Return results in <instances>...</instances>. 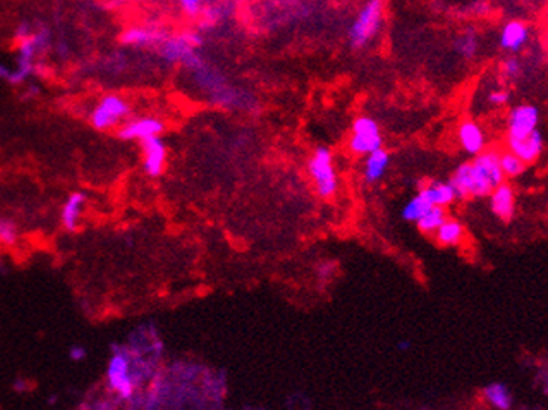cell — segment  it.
<instances>
[{
	"label": "cell",
	"mask_w": 548,
	"mask_h": 410,
	"mask_svg": "<svg viewBox=\"0 0 548 410\" xmlns=\"http://www.w3.org/2000/svg\"><path fill=\"white\" fill-rule=\"evenodd\" d=\"M384 14H386V2L384 0H366L351 22L349 30H347L351 47L362 49V47L369 46L382 29Z\"/></svg>",
	"instance_id": "6da1fadb"
},
{
	"label": "cell",
	"mask_w": 548,
	"mask_h": 410,
	"mask_svg": "<svg viewBox=\"0 0 548 410\" xmlns=\"http://www.w3.org/2000/svg\"><path fill=\"white\" fill-rule=\"evenodd\" d=\"M138 382L133 355L126 348H116L106 368V384L109 391L121 400H130L134 397Z\"/></svg>",
	"instance_id": "7a4b0ae2"
},
{
	"label": "cell",
	"mask_w": 548,
	"mask_h": 410,
	"mask_svg": "<svg viewBox=\"0 0 548 410\" xmlns=\"http://www.w3.org/2000/svg\"><path fill=\"white\" fill-rule=\"evenodd\" d=\"M307 172H309L315 193L319 198H334L339 190V175L335 170L334 154L327 146L315 148L307 161Z\"/></svg>",
	"instance_id": "3957f363"
},
{
	"label": "cell",
	"mask_w": 548,
	"mask_h": 410,
	"mask_svg": "<svg viewBox=\"0 0 548 410\" xmlns=\"http://www.w3.org/2000/svg\"><path fill=\"white\" fill-rule=\"evenodd\" d=\"M203 44V37L197 30H185L182 34L168 35L158 47L159 55L170 64H183L188 69L202 67L203 62L198 57L197 49Z\"/></svg>",
	"instance_id": "277c9868"
},
{
	"label": "cell",
	"mask_w": 548,
	"mask_h": 410,
	"mask_svg": "<svg viewBox=\"0 0 548 410\" xmlns=\"http://www.w3.org/2000/svg\"><path fill=\"white\" fill-rule=\"evenodd\" d=\"M130 102L119 94H106L99 99L89 114V123L98 131L118 130L126 119H130Z\"/></svg>",
	"instance_id": "5b68a950"
},
{
	"label": "cell",
	"mask_w": 548,
	"mask_h": 410,
	"mask_svg": "<svg viewBox=\"0 0 548 410\" xmlns=\"http://www.w3.org/2000/svg\"><path fill=\"white\" fill-rule=\"evenodd\" d=\"M382 144V132L378 121L371 116H359L354 119L349 141H347V148L352 154L366 158L371 152L381 150Z\"/></svg>",
	"instance_id": "8992f818"
},
{
	"label": "cell",
	"mask_w": 548,
	"mask_h": 410,
	"mask_svg": "<svg viewBox=\"0 0 548 410\" xmlns=\"http://www.w3.org/2000/svg\"><path fill=\"white\" fill-rule=\"evenodd\" d=\"M450 183L453 184L458 199L486 198L493 191V188L486 183L485 178L476 171L471 161L459 164L456 168L453 175H451Z\"/></svg>",
	"instance_id": "52a82bcc"
},
{
	"label": "cell",
	"mask_w": 548,
	"mask_h": 410,
	"mask_svg": "<svg viewBox=\"0 0 548 410\" xmlns=\"http://www.w3.org/2000/svg\"><path fill=\"white\" fill-rule=\"evenodd\" d=\"M49 42V35L46 30L35 32V34L29 35V37L21 40L19 46V55H17V67L14 69L10 82H22L34 72V60L35 55L41 54L44 47Z\"/></svg>",
	"instance_id": "ba28073f"
},
{
	"label": "cell",
	"mask_w": 548,
	"mask_h": 410,
	"mask_svg": "<svg viewBox=\"0 0 548 410\" xmlns=\"http://www.w3.org/2000/svg\"><path fill=\"white\" fill-rule=\"evenodd\" d=\"M166 130L165 121L156 116H138L126 119L118 127V138L123 141H143L161 136Z\"/></svg>",
	"instance_id": "9c48e42d"
},
{
	"label": "cell",
	"mask_w": 548,
	"mask_h": 410,
	"mask_svg": "<svg viewBox=\"0 0 548 410\" xmlns=\"http://www.w3.org/2000/svg\"><path fill=\"white\" fill-rule=\"evenodd\" d=\"M540 111L533 104H518L506 116V138L520 139L538 130Z\"/></svg>",
	"instance_id": "30bf717a"
},
{
	"label": "cell",
	"mask_w": 548,
	"mask_h": 410,
	"mask_svg": "<svg viewBox=\"0 0 548 410\" xmlns=\"http://www.w3.org/2000/svg\"><path fill=\"white\" fill-rule=\"evenodd\" d=\"M143 152V171L150 178H158L163 175L166 168L168 159V148L166 143L161 139V136L150 138L141 143Z\"/></svg>",
	"instance_id": "8fae6325"
},
{
	"label": "cell",
	"mask_w": 548,
	"mask_h": 410,
	"mask_svg": "<svg viewBox=\"0 0 548 410\" xmlns=\"http://www.w3.org/2000/svg\"><path fill=\"white\" fill-rule=\"evenodd\" d=\"M168 35L161 27L158 26H133L121 34V42L131 47H159Z\"/></svg>",
	"instance_id": "7c38bea8"
},
{
	"label": "cell",
	"mask_w": 548,
	"mask_h": 410,
	"mask_svg": "<svg viewBox=\"0 0 548 410\" xmlns=\"http://www.w3.org/2000/svg\"><path fill=\"white\" fill-rule=\"evenodd\" d=\"M506 148L508 151H511L515 156H518L523 163L531 164L542 156L543 148H545V141H543L542 132L535 130L531 134L525 136V138H520V139L506 138Z\"/></svg>",
	"instance_id": "4fadbf2b"
},
{
	"label": "cell",
	"mask_w": 548,
	"mask_h": 410,
	"mask_svg": "<svg viewBox=\"0 0 548 410\" xmlns=\"http://www.w3.org/2000/svg\"><path fill=\"white\" fill-rule=\"evenodd\" d=\"M458 143L461 150L470 156H476L486 150V136L483 127L473 119H465L458 126Z\"/></svg>",
	"instance_id": "5bb4252c"
},
{
	"label": "cell",
	"mask_w": 548,
	"mask_h": 410,
	"mask_svg": "<svg viewBox=\"0 0 548 410\" xmlns=\"http://www.w3.org/2000/svg\"><path fill=\"white\" fill-rule=\"evenodd\" d=\"M471 164L476 168V171L485 178V181L491 188H497L505 181L502 166H500V151L498 150H485L479 154H476Z\"/></svg>",
	"instance_id": "9a60e30c"
},
{
	"label": "cell",
	"mask_w": 548,
	"mask_h": 410,
	"mask_svg": "<svg viewBox=\"0 0 548 410\" xmlns=\"http://www.w3.org/2000/svg\"><path fill=\"white\" fill-rule=\"evenodd\" d=\"M87 195L82 191H74L64 199L61 206V224L66 231L74 233L81 226V220L86 210Z\"/></svg>",
	"instance_id": "2e32d148"
},
{
	"label": "cell",
	"mask_w": 548,
	"mask_h": 410,
	"mask_svg": "<svg viewBox=\"0 0 548 410\" xmlns=\"http://www.w3.org/2000/svg\"><path fill=\"white\" fill-rule=\"evenodd\" d=\"M490 206L495 216L502 221H511L515 216V190L510 183L503 181L490 193Z\"/></svg>",
	"instance_id": "e0dca14e"
},
{
	"label": "cell",
	"mask_w": 548,
	"mask_h": 410,
	"mask_svg": "<svg viewBox=\"0 0 548 410\" xmlns=\"http://www.w3.org/2000/svg\"><path fill=\"white\" fill-rule=\"evenodd\" d=\"M530 29L522 20H510L500 32V47L508 52H518L527 46Z\"/></svg>",
	"instance_id": "ac0fdd59"
},
{
	"label": "cell",
	"mask_w": 548,
	"mask_h": 410,
	"mask_svg": "<svg viewBox=\"0 0 548 410\" xmlns=\"http://www.w3.org/2000/svg\"><path fill=\"white\" fill-rule=\"evenodd\" d=\"M419 195L424 196L433 206L448 208L458 199L453 184L450 181H430L419 188Z\"/></svg>",
	"instance_id": "d6986e66"
},
{
	"label": "cell",
	"mask_w": 548,
	"mask_h": 410,
	"mask_svg": "<svg viewBox=\"0 0 548 410\" xmlns=\"http://www.w3.org/2000/svg\"><path fill=\"white\" fill-rule=\"evenodd\" d=\"M389 164H391V154L384 150V148L367 154L366 158H364V168H362L364 181H366L367 184L379 183V181L386 176L387 170H389Z\"/></svg>",
	"instance_id": "ffe728a7"
},
{
	"label": "cell",
	"mask_w": 548,
	"mask_h": 410,
	"mask_svg": "<svg viewBox=\"0 0 548 410\" xmlns=\"http://www.w3.org/2000/svg\"><path fill=\"white\" fill-rule=\"evenodd\" d=\"M434 240L439 247L451 248V247H459L466 238V230L463 226V223L456 218H448L445 220V223L438 228L434 233Z\"/></svg>",
	"instance_id": "44dd1931"
},
{
	"label": "cell",
	"mask_w": 548,
	"mask_h": 410,
	"mask_svg": "<svg viewBox=\"0 0 548 410\" xmlns=\"http://www.w3.org/2000/svg\"><path fill=\"white\" fill-rule=\"evenodd\" d=\"M446 218H448L446 208L431 206L430 210L424 213L421 218L416 221V226H418V230L421 231L423 235L433 236L436 230L445 223Z\"/></svg>",
	"instance_id": "7402d4cb"
},
{
	"label": "cell",
	"mask_w": 548,
	"mask_h": 410,
	"mask_svg": "<svg viewBox=\"0 0 548 410\" xmlns=\"http://www.w3.org/2000/svg\"><path fill=\"white\" fill-rule=\"evenodd\" d=\"M453 46L463 59H473L479 51V37L475 30H465L456 35Z\"/></svg>",
	"instance_id": "603a6c76"
},
{
	"label": "cell",
	"mask_w": 548,
	"mask_h": 410,
	"mask_svg": "<svg viewBox=\"0 0 548 410\" xmlns=\"http://www.w3.org/2000/svg\"><path fill=\"white\" fill-rule=\"evenodd\" d=\"M19 240H21V230L17 221L9 216H0V247L12 250L17 247Z\"/></svg>",
	"instance_id": "cb8c5ba5"
},
{
	"label": "cell",
	"mask_w": 548,
	"mask_h": 410,
	"mask_svg": "<svg viewBox=\"0 0 548 410\" xmlns=\"http://www.w3.org/2000/svg\"><path fill=\"white\" fill-rule=\"evenodd\" d=\"M483 397L498 410H510L511 407V395L503 384H490L483 391Z\"/></svg>",
	"instance_id": "d4e9b609"
},
{
	"label": "cell",
	"mask_w": 548,
	"mask_h": 410,
	"mask_svg": "<svg viewBox=\"0 0 548 410\" xmlns=\"http://www.w3.org/2000/svg\"><path fill=\"white\" fill-rule=\"evenodd\" d=\"M431 206H433V204H431L430 201H427L426 198H424V196H421L418 193V195L413 196V198H411L406 204H404L401 216H403L404 221H409V223H416V221L421 218L424 213L430 210Z\"/></svg>",
	"instance_id": "484cf974"
},
{
	"label": "cell",
	"mask_w": 548,
	"mask_h": 410,
	"mask_svg": "<svg viewBox=\"0 0 548 410\" xmlns=\"http://www.w3.org/2000/svg\"><path fill=\"white\" fill-rule=\"evenodd\" d=\"M500 166L505 178H518L527 170V164L511 151H500Z\"/></svg>",
	"instance_id": "4316f807"
},
{
	"label": "cell",
	"mask_w": 548,
	"mask_h": 410,
	"mask_svg": "<svg viewBox=\"0 0 548 410\" xmlns=\"http://www.w3.org/2000/svg\"><path fill=\"white\" fill-rule=\"evenodd\" d=\"M178 6L186 17L198 19L205 9V0H178Z\"/></svg>",
	"instance_id": "83f0119b"
},
{
	"label": "cell",
	"mask_w": 548,
	"mask_h": 410,
	"mask_svg": "<svg viewBox=\"0 0 548 410\" xmlns=\"http://www.w3.org/2000/svg\"><path fill=\"white\" fill-rule=\"evenodd\" d=\"M502 74L503 78L508 80L518 79L520 75H522V64H520V60L517 57H513V55L503 60Z\"/></svg>",
	"instance_id": "f1b7e54d"
},
{
	"label": "cell",
	"mask_w": 548,
	"mask_h": 410,
	"mask_svg": "<svg viewBox=\"0 0 548 410\" xmlns=\"http://www.w3.org/2000/svg\"><path fill=\"white\" fill-rule=\"evenodd\" d=\"M508 100H510V94H508V91L505 89H493L490 91V94H488V102L495 107L506 106Z\"/></svg>",
	"instance_id": "f546056e"
},
{
	"label": "cell",
	"mask_w": 548,
	"mask_h": 410,
	"mask_svg": "<svg viewBox=\"0 0 548 410\" xmlns=\"http://www.w3.org/2000/svg\"><path fill=\"white\" fill-rule=\"evenodd\" d=\"M87 357V350L82 347V345H73L69 348V359L74 362H81Z\"/></svg>",
	"instance_id": "4dcf8cb0"
},
{
	"label": "cell",
	"mask_w": 548,
	"mask_h": 410,
	"mask_svg": "<svg viewBox=\"0 0 548 410\" xmlns=\"http://www.w3.org/2000/svg\"><path fill=\"white\" fill-rule=\"evenodd\" d=\"M12 74H14V71H10L9 67L6 66V64H0V79L3 80H12Z\"/></svg>",
	"instance_id": "1f68e13d"
},
{
	"label": "cell",
	"mask_w": 548,
	"mask_h": 410,
	"mask_svg": "<svg viewBox=\"0 0 548 410\" xmlns=\"http://www.w3.org/2000/svg\"><path fill=\"white\" fill-rule=\"evenodd\" d=\"M3 267H6V261H3L2 253H0V270H3Z\"/></svg>",
	"instance_id": "d6a6232c"
}]
</instances>
